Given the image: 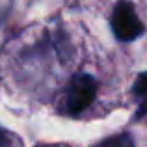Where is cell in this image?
I'll return each instance as SVG.
<instances>
[{"instance_id":"obj_1","label":"cell","mask_w":147,"mask_h":147,"mask_svg":"<svg viewBox=\"0 0 147 147\" xmlns=\"http://www.w3.org/2000/svg\"><path fill=\"white\" fill-rule=\"evenodd\" d=\"M110 28L114 32L115 39L121 43L136 41L145 34V26L140 21L130 0H117L115 2L110 15Z\"/></svg>"},{"instance_id":"obj_2","label":"cell","mask_w":147,"mask_h":147,"mask_svg":"<svg viewBox=\"0 0 147 147\" xmlns=\"http://www.w3.org/2000/svg\"><path fill=\"white\" fill-rule=\"evenodd\" d=\"M97 95V80L91 75H76L71 78L65 90V112L69 115H78L95 100Z\"/></svg>"},{"instance_id":"obj_3","label":"cell","mask_w":147,"mask_h":147,"mask_svg":"<svg viewBox=\"0 0 147 147\" xmlns=\"http://www.w3.org/2000/svg\"><path fill=\"white\" fill-rule=\"evenodd\" d=\"M132 93L138 99V108L136 114H134V119H142L147 115V71L140 73L136 76V80L132 84Z\"/></svg>"},{"instance_id":"obj_4","label":"cell","mask_w":147,"mask_h":147,"mask_svg":"<svg viewBox=\"0 0 147 147\" xmlns=\"http://www.w3.org/2000/svg\"><path fill=\"white\" fill-rule=\"evenodd\" d=\"M102 147H136V145L129 134H117V136L110 138L108 142H104Z\"/></svg>"},{"instance_id":"obj_5","label":"cell","mask_w":147,"mask_h":147,"mask_svg":"<svg viewBox=\"0 0 147 147\" xmlns=\"http://www.w3.org/2000/svg\"><path fill=\"white\" fill-rule=\"evenodd\" d=\"M0 147H13V140L11 134L7 132L4 127H0Z\"/></svg>"}]
</instances>
